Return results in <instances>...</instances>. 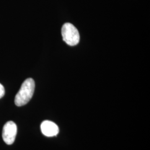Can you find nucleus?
Returning <instances> with one entry per match:
<instances>
[{"instance_id":"1","label":"nucleus","mask_w":150,"mask_h":150,"mask_svg":"<svg viewBox=\"0 0 150 150\" xmlns=\"http://www.w3.org/2000/svg\"><path fill=\"white\" fill-rule=\"evenodd\" d=\"M35 88V81L29 78L22 84L20 90L16 94L15 103L17 106H22L27 104L32 98Z\"/></svg>"},{"instance_id":"2","label":"nucleus","mask_w":150,"mask_h":150,"mask_svg":"<svg viewBox=\"0 0 150 150\" xmlns=\"http://www.w3.org/2000/svg\"><path fill=\"white\" fill-rule=\"evenodd\" d=\"M63 40L67 45L74 46L80 41V34L77 29L71 23H66L62 27Z\"/></svg>"},{"instance_id":"3","label":"nucleus","mask_w":150,"mask_h":150,"mask_svg":"<svg viewBox=\"0 0 150 150\" xmlns=\"http://www.w3.org/2000/svg\"><path fill=\"white\" fill-rule=\"evenodd\" d=\"M17 126L13 121H8L4 126L2 131V138L6 144L12 145L16 138Z\"/></svg>"},{"instance_id":"4","label":"nucleus","mask_w":150,"mask_h":150,"mask_svg":"<svg viewBox=\"0 0 150 150\" xmlns=\"http://www.w3.org/2000/svg\"><path fill=\"white\" fill-rule=\"evenodd\" d=\"M42 133L47 137H54L59 132V128L55 123L50 121H44L41 125Z\"/></svg>"},{"instance_id":"5","label":"nucleus","mask_w":150,"mask_h":150,"mask_svg":"<svg viewBox=\"0 0 150 150\" xmlns=\"http://www.w3.org/2000/svg\"><path fill=\"white\" fill-rule=\"evenodd\" d=\"M5 88L2 84L0 83V98H1L2 97H4V96L5 95Z\"/></svg>"}]
</instances>
